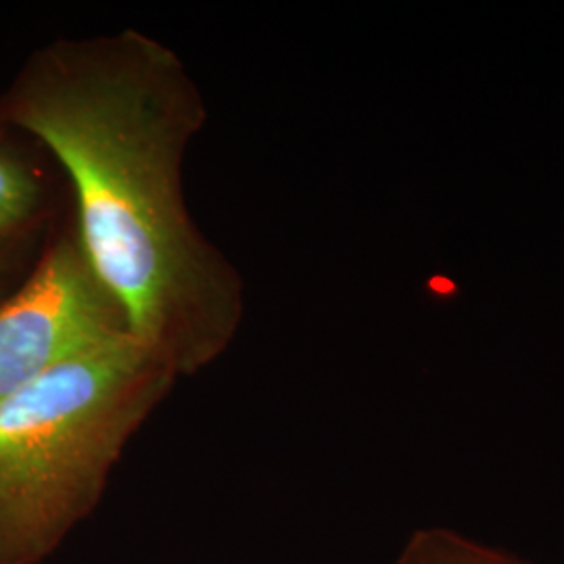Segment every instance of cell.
<instances>
[{
  "label": "cell",
  "mask_w": 564,
  "mask_h": 564,
  "mask_svg": "<svg viewBox=\"0 0 564 564\" xmlns=\"http://www.w3.org/2000/svg\"><path fill=\"white\" fill-rule=\"evenodd\" d=\"M395 564H519L447 531H424Z\"/></svg>",
  "instance_id": "obj_4"
},
{
  "label": "cell",
  "mask_w": 564,
  "mask_h": 564,
  "mask_svg": "<svg viewBox=\"0 0 564 564\" xmlns=\"http://www.w3.org/2000/svg\"><path fill=\"white\" fill-rule=\"evenodd\" d=\"M176 379L123 333L0 403V564H41L59 547Z\"/></svg>",
  "instance_id": "obj_2"
},
{
  "label": "cell",
  "mask_w": 564,
  "mask_h": 564,
  "mask_svg": "<svg viewBox=\"0 0 564 564\" xmlns=\"http://www.w3.org/2000/svg\"><path fill=\"white\" fill-rule=\"evenodd\" d=\"M39 202V184L15 158L0 153V237L25 223Z\"/></svg>",
  "instance_id": "obj_5"
},
{
  "label": "cell",
  "mask_w": 564,
  "mask_h": 564,
  "mask_svg": "<svg viewBox=\"0 0 564 564\" xmlns=\"http://www.w3.org/2000/svg\"><path fill=\"white\" fill-rule=\"evenodd\" d=\"M130 333L78 237L61 239L0 303V403L63 362Z\"/></svg>",
  "instance_id": "obj_3"
},
{
  "label": "cell",
  "mask_w": 564,
  "mask_h": 564,
  "mask_svg": "<svg viewBox=\"0 0 564 564\" xmlns=\"http://www.w3.org/2000/svg\"><path fill=\"white\" fill-rule=\"evenodd\" d=\"M74 184L78 241L130 335L176 377L220 358L242 282L193 223L182 162L205 105L172 48L126 30L42 53L0 107Z\"/></svg>",
  "instance_id": "obj_1"
}]
</instances>
